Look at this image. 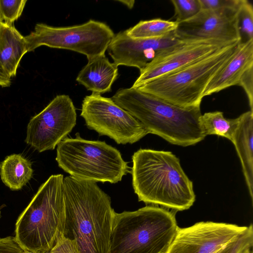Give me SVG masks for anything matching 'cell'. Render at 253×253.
I'll return each mask as SVG.
<instances>
[{
	"instance_id": "cell-1",
	"label": "cell",
	"mask_w": 253,
	"mask_h": 253,
	"mask_svg": "<svg viewBox=\"0 0 253 253\" xmlns=\"http://www.w3.org/2000/svg\"><path fill=\"white\" fill-rule=\"evenodd\" d=\"M63 184L64 236L76 241L79 253H109L115 212L110 196L95 182L69 176Z\"/></svg>"
},
{
	"instance_id": "cell-2",
	"label": "cell",
	"mask_w": 253,
	"mask_h": 253,
	"mask_svg": "<svg viewBox=\"0 0 253 253\" xmlns=\"http://www.w3.org/2000/svg\"><path fill=\"white\" fill-rule=\"evenodd\" d=\"M132 161V184L139 201L176 212L193 205V182L172 152L140 149Z\"/></svg>"
},
{
	"instance_id": "cell-3",
	"label": "cell",
	"mask_w": 253,
	"mask_h": 253,
	"mask_svg": "<svg viewBox=\"0 0 253 253\" xmlns=\"http://www.w3.org/2000/svg\"><path fill=\"white\" fill-rule=\"evenodd\" d=\"M111 99L136 118L148 133L171 144L186 147L206 136L200 123V107H180L132 87L119 89Z\"/></svg>"
},
{
	"instance_id": "cell-4",
	"label": "cell",
	"mask_w": 253,
	"mask_h": 253,
	"mask_svg": "<svg viewBox=\"0 0 253 253\" xmlns=\"http://www.w3.org/2000/svg\"><path fill=\"white\" fill-rule=\"evenodd\" d=\"M63 179L61 174L50 176L17 218L14 237L23 250L45 253L63 234Z\"/></svg>"
},
{
	"instance_id": "cell-5",
	"label": "cell",
	"mask_w": 253,
	"mask_h": 253,
	"mask_svg": "<svg viewBox=\"0 0 253 253\" xmlns=\"http://www.w3.org/2000/svg\"><path fill=\"white\" fill-rule=\"evenodd\" d=\"M176 213L155 205L115 212L109 253H165L179 227Z\"/></svg>"
},
{
	"instance_id": "cell-6",
	"label": "cell",
	"mask_w": 253,
	"mask_h": 253,
	"mask_svg": "<svg viewBox=\"0 0 253 253\" xmlns=\"http://www.w3.org/2000/svg\"><path fill=\"white\" fill-rule=\"evenodd\" d=\"M55 159L71 176L96 183H116L131 171L118 149L105 141L84 139L78 132L58 143Z\"/></svg>"
},
{
	"instance_id": "cell-7",
	"label": "cell",
	"mask_w": 253,
	"mask_h": 253,
	"mask_svg": "<svg viewBox=\"0 0 253 253\" xmlns=\"http://www.w3.org/2000/svg\"><path fill=\"white\" fill-rule=\"evenodd\" d=\"M238 43L226 45L207 57L135 88L180 107H200L207 85L232 55Z\"/></svg>"
},
{
	"instance_id": "cell-8",
	"label": "cell",
	"mask_w": 253,
	"mask_h": 253,
	"mask_svg": "<svg viewBox=\"0 0 253 253\" xmlns=\"http://www.w3.org/2000/svg\"><path fill=\"white\" fill-rule=\"evenodd\" d=\"M114 36L106 24L90 19L82 24L68 27L38 23L34 31L24 38L27 52L45 45L82 53L88 61L105 54Z\"/></svg>"
},
{
	"instance_id": "cell-9",
	"label": "cell",
	"mask_w": 253,
	"mask_h": 253,
	"mask_svg": "<svg viewBox=\"0 0 253 253\" xmlns=\"http://www.w3.org/2000/svg\"><path fill=\"white\" fill-rule=\"evenodd\" d=\"M90 129L118 144H133L148 134L142 124L110 98L92 93L83 99L80 114Z\"/></svg>"
},
{
	"instance_id": "cell-10",
	"label": "cell",
	"mask_w": 253,
	"mask_h": 253,
	"mask_svg": "<svg viewBox=\"0 0 253 253\" xmlns=\"http://www.w3.org/2000/svg\"><path fill=\"white\" fill-rule=\"evenodd\" d=\"M248 227L213 221L179 227L165 253H231Z\"/></svg>"
},
{
	"instance_id": "cell-11",
	"label": "cell",
	"mask_w": 253,
	"mask_h": 253,
	"mask_svg": "<svg viewBox=\"0 0 253 253\" xmlns=\"http://www.w3.org/2000/svg\"><path fill=\"white\" fill-rule=\"evenodd\" d=\"M76 109L69 96L57 95L27 126L25 142L39 152L53 150L76 125Z\"/></svg>"
},
{
	"instance_id": "cell-12",
	"label": "cell",
	"mask_w": 253,
	"mask_h": 253,
	"mask_svg": "<svg viewBox=\"0 0 253 253\" xmlns=\"http://www.w3.org/2000/svg\"><path fill=\"white\" fill-rule=\"evenodd\" d=\"M231 44L211 41L182 40L163 50L147 64L140 71L139 77L131 87L138 88L155 79L207 57Z\"/></svg>"
},
{
	"instance_id": "cell-13",
	"label": "cell",
	"mask_w": 253,
	"mask_h": 253,
	"mask_svg": "<svg viewBox=\"0 0 253 253\" xmlns=\"http://www.w3.org/2000/svg\"><path fill=\"white\" fill-rule=\"evenodd\" d=\"M238 8L201 9L192 18L178 23L174 33L181 40L239 42Z\"/></svg>"
},
{
	"instance_id": "cell-14",
	"label": "cell",
	"mask_w": 253,
	"mask_h": 253,
	"mask_svg": "<svg viewBox=\"0 0 253 253\" xmlns=\"http://www.w3.org/2000/svg\"><path fill=\"white\" fill-rule=\"evenodd\" d=\"M181 41L174 33L161 38L140 39L131 38L124 31L115 35L107 50L118 67H133L141 71L161 51Z\"/></svg>"
},
{
	"instance_id": "cell-15",
	"label": "cell",
	"mask_w": 253,
	"mask_h": 253,
	"mask_svg": "<svg viewBox=\"0 0 253 253\" xmlns=\"http://www.w3.org/2000/svg\"><path fill=\"white\" fill-rule=\"evenodd\" d=\"M253 67V40L239 42L223 67L207 85L203 97L238 85L245 72Z\"/></svg>"
},
{
	"instance_id": "cell-16",
	"label": "cell",
	"mask_w": 253,
	"mask_h": 253,
	"mask_svg": "<svg viewBox=\"0 0 253 253\" xmlns=\"http://www.w3.org/2000/svg\"><path fill=\"white\" fill-rule=\"evenodd\" d=\"M118 75V66L110 62L105 54L88 60L78 74L76 81L88 90L101 95L111 91Z\"/></svg>"
},
{
	"instance_id": "cell-17",
	"label": "cell",
	"mask_w": 253,
	"mask_h": 253,
	"mask_svg": "<svg viewBox=\"0 0 253 253\" xmlns=\"http://www.w3.org/2000/svg\"><path fill=\"white\" fill-rule=\"evenodd\" d=\"M232 140L240 158L252 201L253 199V111L241 114Z\"/></svg>"
},
{
	"instance_id": "cell-18",
	"label": "cell",
	"mask_w": 253,
	"mask_h": 253,
	"mask_svg": "<svg viewBox=\"0 0 253 253\" xmlns=\"http://www.w3.org/2000/svg\"><path fill=\"white\" fill-rule=\"evenodd\" d=\"M27 52L24 37L12 24L0 22V64L10 76L15 77L23 55Z\"/></svg>"
},
{
	"instance_id": "cell-19",
	"label": "cell",
	"mask_w": 253,
	"mask_h": 253,
	"mask_svg": "<svg viewBox=\"0 0 253 253\" xmlns=\"http://www.w3.org/2000/svg\"><path fill=\"white\" fill-rule=\"evenodd\" d=\"M33 173L31 162L21 154L7 156L0 163L1 179L11 190L21 189L31 179Z\"/></svg>"
},
{
	"instance_id": "cell-20",
	"label": "cell",
	"mask_w": 253,
	"mask_h": 253,
	"mask_svg": "<svg viewBox=\"0 0 253 253\" xmlns=\"http://www.w3.org/2000/svg\"><path fill=\"white\" fill-rule=\"evenodd\" d=\"M178 23L160 18L141 20L126 30V35L132 39H158L169 36L176 29Z\"/></svg>"
},
{
	"instance_id": "cell-21",
	"label": "cell",
	"mask_w": 253,
	"mask_h": 253,
	"mask_svg": "<svg viewBox=\"0 0 253 253\" xmlns=\"http://www.w3.org/2000/svg\"><path fill=\"white\" fill-rule=\"evenodd\" d=\"M200 121L206 136L216 135L232 141L239 124V117L228 119L224 118L223 112L214 111L201 115Z\"/></svg>"
},
{
	"instance_id": "cell-22",
	"label": "cell",
	"mask_w": 253,
	"mask_h": 253,
	"mask_svg": "<svg viewBox=\"0 0 253 253\" xmlns=\"http://www.w3.org/2000/svg\"><path fill=\"white\" fill-rule=\"evenodd\" d=\"M238 26L240 42L253 40V7L247 0H242L238 8Z\"/></svg>"
},
{
	"instance_id": "cell-23",
	"label": "cell",
	"mask_w": 253,
	"mask_h": 253,
	"mask_svg": "<svg viewBox=\"0 0 253 253\" xmlns=\"http://www.w3.org/2000/svg\"><path fill=\"white\" fill-rule=\"evenodd\" d=\"M174 6L175 21L180 23L192 18L201 10L199 0H171Z\"/></svg>"
},
{
	"instance_id": "cell-24",
	"label": "cell",
	"mask_w": 253,
	"mask_h": 253,
	"mask_svg": "<svg viewBox=\"0 0 253 253\" xmlns=\"http://www.w3.org/2000/svg\"><path fill=\"white\" fill-rule=\"evenodd\" d=\"M27 0H0V20L12 24L21 15Z\"/></svg>"
},
{
	"instance_id": "cell-25",
	"label": "cell",
	"mask_w": 253,
	"mask_h": 253,
	"mask_svg": "<svg viewBox=\"0 0 253 253\" xmlns=\"http://www.w3.org/2000/svg\"><path fill=\"white\" fill-rule=\"evenodd\" d=\"M201 9L217 10L224 8L238 9L242 0H199Z\"/></svg>"
},
{
	"instance_id": "cell-26",
	"label": "cell",
	"mask_w": 253,
	"mask_h": 253,
	"mask_svg": "<svg viewBox=\"0 0 253 253\" xmlns=\"http://www.w3.org/2000/svg\"><path fill=\"white\" fill-rule=\"evenodd\" d=\"M45 253H79L75 240L65 237L63 234L55 245Z\"/></svg>"
},
{
	"instance_id": "cell-27",
	"label": "cell",
	"mask_w": 253,
	"mask_h": 253,
	"mask_svg": "<svg viewBox=\"0 0 253 253\" xmlns=\"http://www.w3.org/2000/svg\"><path fill=\"white\" fill-rule=\"evenodd\" d=\"M238 85L244 89L249 100L251 111H253V67L245 72Z\"/></svg>"
},
{
	"instance_id": "cell-28",
	"label": "cell",
	"mask_w": 253,
	"mask_h": 253,
	"mask_svg": "<svg viewBox=\"0 0 253 253\" xmlns=\"http://www.w3.org/2000/svg\"><path fill=\"white\" fill-rule=\"evenodd\" d=\"M22 251L14 237L0 238V253H21Z\"/></svg>"
},
{
	"instance_id": "cell-29",
	"label": "cell",
	"mask_w": 253,
	"mask_h": 253,
	"mask_svg": "<svg viewBox=\"0 0 253 253\" xmlns=\"http://www.w3.org/2000/svg\"><path fill=\"white\" fill-rule=\"evenodd\" d=\"M11 84V78L7 74L0 64V86L8 87Z\"/></svg>"
},
{
	"instance_id": "cell-30",
	"label": "cell",
	"mask_w": 253,
	"mask_h": 253,
	"mask_svg": "<svg viewBox=\"0 0 253 253\" xmlns=\"http://www.w3.org/2000/svg\"><path fill=\"white\" fill-rule=\"evenodd\" d=\"M21 253H34L29 251H28V250H24L22 251Z\"/></svg>"
},
{
	"instance_id": "cell-31",
	"label": "cell",
	"mask_w": 253,
	"mask_h": 253,
	"mask_svg": "<svg viewBox=\"0 0 253 253\" xmlns=\"http://www.w3.org/2000/svg\"><path fill=\"white\" fill-rule=\"evenodd\" d=\"M1 217V211H0V218Z\"/></svg>"
},
{
	"instance_id": "cell-32",
	"label": "cell",
	"mask_w": 253,
	"mask_h": 253,
	"mask_svg": "<svg viewBox=\"0 0 253 253\" xmlns=\"http://www.w3.org/2000/svg\"></svg>"
}]
</instances>
